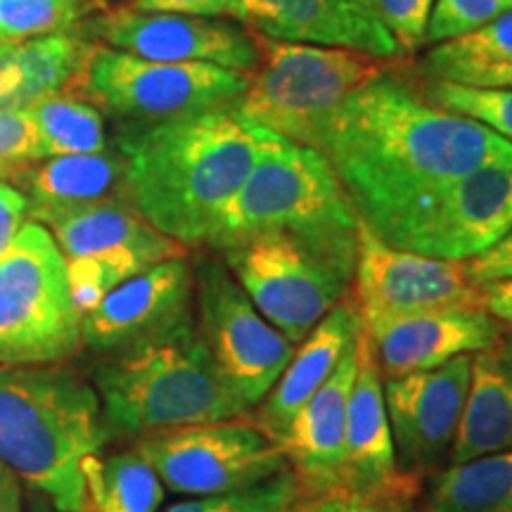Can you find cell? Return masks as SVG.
<instances>
[{
    "label": "cell",
    "mask_w": 512,
    "mask_h": 512,
    "mask_svg": "<svg viewBox=\"0 0 512 512\" xmlns=\"http://www.w3.org/2000/svg\"><path fill=\"white\" fill-rule=\"evenodd\" d=\"M294 512H415L411 503L384 501L349 494V491H330V494L304 498L294 505Z\"/></svg>",
    "instance_id": "8d00e7d4"
},
{
    "label": "cell",
    "mask_w": 512,
    "mask_h": 512,
    "mask_svg": "<svg viewBox=\"0 0 512 512\" xmlns=\"http://www.w3.org/2000/svg\"><path fill=\"white\" fill-rule=\"evenodd\" d=\"M36 126L41 159L100 155L110 150L98 107L69 93H53L27 107Z\"/></svg>",
    "instance_id": "4316f807"
},
{
    "label": "cell",
    "mask_w": 512,
    "mask_h": 512,
    "mask_svg": "<svg viewBox=\"0 0 512 512\" xmlns=\"http://www.w3.org/2000/svg\"><path fill=\"white\" fill-rule=\"evenodd\" d=\"M107 437L91 384L64 370L0 366V465L60 512H88L83 463Z\"/></svg>",
    "instance_id": "3957f363"
},
{
    "label": "cell",
    "mask_w": 512,
    "mask_h": 512,
    "mask_svg": "<svg viewBox=\"0 0 512 512\" xmlns=\"http://www.w3.org/2000/svg\"><path fill=\"white\" fill-rule=\"evenodd\" d=\"M36 223L50 230L64 259L107 252H138L150 264H159L185 256L183 245L159 233L121 197L50 214Z\"/></svg>",
    "instance_id": "7402d4cb"
},
{
    "label": "cell",
    "mask_w": 512,
    "mask_h": 512,
    "mask_svg": "<svg viewBox=\"0 0 512 512\" xmlns=\"http://www.w3.org/2000/svg\"><path fill=\"white\" fill-rule=\"evenodd\" d=\"M0 512H22L19 479L3 465H0Z\"/></svg>",
    "instance_id": "b9f144b4"
},
{
    "label": "cell",
    "mask_w": 512,
    "mask_h": 512,
    "mask_svg": "<svg viewBox=\"0 0 512 512\" xmlns=\"http://www.w3.org/2000/svg\"><path fill=\"white\" fill-rule=\"evenodd\" d=\"M95 392L107 430L140 437L252 415L216 366L192 316L117 351L95 373Z\"/></svg>",
    "instance_id": "277c9868"
},
{
    "label": "cell",
    "mask_w": 512,
    "mask_h": 512,
    "mask_svg": "<svg viewBox=\"0 0 512 512\" xmlns=\"http://www.w3.org/2000/svg\"><path fill=\"white\" fill-rule=\"evenodd\" d=\"M192 283L204 342L230 389L252 413L278 382L297 344L261 316L223 259L197 261Z\"/></svg>",
    "instance_id": "7c38bea8"
},
{
    "label": "cell",
    "mask_w": 512,
    "mask_h": 512,
    "mask_svg": "<svg viewBox=\"0 0 512 512\" xmlns=\"http://www.w3.org/2000/svg\"><path fill=\"white\" fill-rule=\"evenodd\" d=\"M356 358V377L349 396L342 489L349 494L413 505L420 494V482L408 479L396 463L392 427L384 406V380L366 330L358 337Z\"/></svg>",
    "instance_id": "d6986e66"
},
{
    "label": "cell",
    "mask_w": 512,
    "mask_h": 512,
    "mask_svg": "<svg viewBox=\"0 0 512 512\" xmlns=\"http://www.w3.org/2000/svg\"><path fill=\"white\" fill-rule=\"evenodd\" d=\"M479 306L498 325L512 330V278L491 280V283L479 285Z\"/></svg>",
    "instance_id": "60d3db41"
},
{
    "label": "cell",
    "mask_w": 512,
    "mask_h": 512,
    "mask_svg": "<svg viewBox=\"0 0 512 512\" xmlns=\"http://www.w3.org/2000/svg\"><path fill=\"white\" fill-rule=\"evenodd\" d=\"M512 448V335L472 354L463 418L448 465Z\"/></svg>",
    "instance_id": "cb8c5ba5"
},
{
    "label": "cell",
    "mask_w": 512,
    "mask_h": 512,
    "mask_svg": "<svg viewBox=\"0 0 512 512\" xmlns=\"http://www.w3.org/2000/svg\"><path fill=\"white\" fill-rule=\"evenodd\" d=\"M363 332V318L347 297L294 347L278 382L254 408V425L278 441L292 415L330 380L342 358L356 347Z\"/></svg>",
    "instance_id": "44dd1931"
},
{
    "label": "cell",
    "mask_w": 512,
    "mask_h": 512,
    "mask_svg": "<svg viewBox=\"0 0 512 512\" xmlns=\"http://www.w3.org/2000/svg\"><path fill=\"white\" fill-rule=\"evenodd\" d=\"M349 299L363 320H373L453 306H479V285L467 275L465 261L432 259L389 247L361 226Z\"/></svg>",
    "instance_id": "5bb4252c"
},
{
    "label": "cell",
    "mask_w": 512,
    "mask_h": 512,
    "mask_svg": "<svg viewBox=\"0 0 512 512\" xmlns=\"http://www.w3.org/2000/svg\"><path fill=\"white\" fill-rule=\"evenodd\" d=\"M136 451L166 489L192 498L235 494L290 470L278 441L247 418L147 434Z\"/></svg>",
    "instance_id": "30bf717a"
},
{
    "label": "cell",
    "mask_w": 512,
    "mask_h": 512,
    "mask_svg": "<svg viewBox=\"0 0 512 512\" xmlns=\"http://www.w3.org/2000/svg\"><path fill=\"white\" fill-rule=\"evenodd\" d=\"M79 347L67 259L46 226L27 221L0 256V366L62 361Z\"/></svg>",
    "instance_id": "9c48e42d"
},
{
    "label": "cell",
    "mask_w": 512,
    "mask_h": 512,
    "mask_svg": "<svg viewBox=\"0 0 512 512\" xmlns=\"http://www.w3.org/2000/svg\"><path fill=\"white\" fill-rule=\"evenodd\" d=\"M302 501L297 477L292 470L280 472L278 477L268 479L249 489L235 491L223 496H202L171 505L166 512H285Z\"/></svg>",
    "instance_id": "d6a6232c"
},
{
    "label": "cell",
    "mask_w": 512,
    "mask_h": 512,
    "mask_svg": "<svg viewBox=\"0 0 512 512\" xmlns=\"http://www.w3.org/2000/svg\"><path fill=\"white\" fill-rule=\"evenodd\" d=\"M76 34L145 60L207 62L240 74H252L261 57L256 36L242 24L219 17L138 12L126 5L91 17Z\"/></svg>",
    "instance_id": "4fadbf2b"
},
{
    "label": "cell",
    "mask_w": 512,
    "mask_h": 512,
    "mask_svg": "<svg viewBox=\"0 0 512 512\" xmlns=\"http://www.w3.org/2000/svg\"><path fill=\"white\" fill-rule=\"evenodd\" d=\"M368 3L384 29L399 43L403 55H413L425 46L427 24L437 0H368Z\"/></svg>",
    "instance_id": "e575fe53"
},
{
    "label": "cell",
    "mask_w": 512,
    "mask_h": 512,
    "mask_svg": "<svg viewBox=\"0 0 512 512\" xmlns=\"http://www.w3.org/2000/svg\"><path fill=\"white\" fill-rule=\"evenodd\" d=\"M91 41L79 34H60L12 43L22 74L19 110L53 93H67L79 74Z\"/></svg>",
    "instance_id": "83f0119b"
},
{
    "label": "cell",
    "mask_w": 512,
    "mask_h": 512,
    "mask_svg": "<svg viewBox=\"0 0 512 512\" xmlns=\"http://www.w3.org/2000/svg\"><path fill=\"white\" fill-rule=\"evenodd\" d=\"M512 233V169L486 166L427 192L382 230L384 245L444 261H470Z\"/></svg>",
    "instance_id": "8fae6325"
},
{
    "label": "cell",
    "mask_w": 512,
    "mask_h": 512,
    "mask_svg": "<svg viewBox=\"0 0 512 512\" xmlns=\"http://www.w3.org/2000/svg\"><path fill=\"white\" fill-rule=\"evenodd\" d=\"M382 380L434 370L453 358L477 354L505 332L479 306H453L363 320Z\"/></svg>",
    "instance_id": "2e32d148"
},
{
    "label": "cell",
    "mask_w": 512,
    "mask_h": 512,
    "mask_svg": "<svg viewBox=\"0 0 512 512\" xmlns=\"http://www.w3.org/2000/svg\"><path fill=\"white\" fill-rule=\"evenodd\" d=\"M38 159L41 152H38L36 126L27 107L0 110V176Z\"/></svg>",
    "instance_id": "d590c367"
},
{
    "label": "cell",
    "mask_w": 512,
    "mask_h": 512,
    "mask_svg": "<svg viewBox=\"0 0 512 512\" xmlns=\"http://www.w3.org/2000/svg\"><path fill=\"white\" fill-rule=\"evenodd\" d=\"M508 10H512V0H437L425 41L444 43L465 36Z\"/></svg>",
    "instance_id": "836d02e7"
},
{
    "label": "cell",
    "mask_w": 512,
    "mask_h": 512,
    "mask_svg": "<svg viewBox=\"0 0 512 512\" xmlns=\"http://www.w3.org/2000/svg\"><path fill=\"white\" fill-rule=\"evenodd\" d=\"M34 512H50V510H48V508H46V505H41V508H36V510H34Z\"/></svg>",
    "instance_id": "ee69618b"
},
{
    "label": "cell",
    "mask_w": 512,
    "mask_h": 512,
    "mask_svg": "<svg viewBox=\"0 0 512 512\" xmlns=\"http://www.w3.org/2000/svg\"><path fill=\"white\" fill-rule=\"evenodd\" d=\"M235 22L273 41L344 48L377 60H401L403 50L368 0H233Z\"/></svg>",
    "instance_id": "ac0fdd59"
},
{
    "label": "cell",
    "mask_w": 512,
    "mask_h": 512,
    "mask_svg": "<svg viewBox=\"0 0 512 512\" xmlns=\"http://www.w3.org/2000/svg\"><path fill=\"white\" fill-rule=\"evenodd\" d=\"M422 512H512V448L448 465Z\"/></svg>",
    "instance_id": "d4e9b609"
},
{
    "label": "cell",
    "mask_w": 512,
    "mask_h": 512,
    "mask_svg": "<svg viewBox=\"0 0 512 512\" xmlns=\"http://www.w3.org/2000/svg\"><path fill=\"white\" fill-rule=\"evenodd\" d=\"M422 95L441 110L475 119L512 143V86H465L453 81H432Z\"/></svg>",
    "instance_id": "1f68e13d"
},
{
    "label": "cell",
    "mask_w": 512,
    "mask_h": 512,
    "mask_svg": "<svg viewBox=\"0 0 512 512\" xmlns=\"http://www.w3.org/2000/svg\"><path fill=\"white\" fill-rule=\"evenodd\" d=\"M285 512H294V508L292 510H285Z\"/></svg>",
    "instance_id": "f6af8a7d"
},
{
    "label": "cell",
    "mask_w": 512,
    "mask_h": 512,
    "mask_svg": "<svg viewBox=\"0 0 512 512\" xmlns=\"http://www.w3.org/2000/svg\"><path fill=\"white\" fill-rule=\"evenodd\" d=\"M247 74L207 62H155L93 43L67 88L124 126H152L230 110L247 91Z\"/></svg>",
    "instance_id": "ba28073f"
},
{
    "label": "cell",
    "mask_w": 512,
    "mask_h": 512,
    "mask_svg": "<svg viewBox=\"0 0 512 512\" xmlns=\"http://www.w3.org/2000/svg\"><path fill=\"white\" fill-rule=\"evenodd\" d=\"M465 86H512V64L482 69L465 81Z\"/></svg>",
    "instance_id": "7bdbcfd3"
},
{
    "label": "cell",
    "mask_w": 512,
    "mask_h": 512,
    "mask_svg": "<svg viewBox=\"0 0 512 512\" xmlns=\"http://www.w3.org/2000/svg\"><path fill=\"white\" fill-rule=\"evenodd\" d=\"M323 155L370 233L427 192L486 166L512 169L510 140L432 105L392 72L361 88L339 110Z\"/></svg>",
    "instance_id": "6da1fadb"
},
{
    "label": "cell",
    "mask_w": 512,
    "mask_h": 512,
    "mask_svg": "<svg viewBox=\"0 0 512 512\" xmlns=\"http://www.w3.org/2000/svg\"><path fill=\"white\" fill-rule=\"evenodd\" d=\"M126 8L192 17H235L233 0H128Z\"/></svg>",
    "instance_id": "74e56055"
},
{
    "label": "cell",
    "mask_w": 512,
    "mask_h": 512,
    "mask_svg": "<svg viewBox=\"0 0 512 512\" xmlns=\"http://www.w3.org/2000/svg\"><path fill=\"white\" fill-rule=\"evenodd\" d=\"M501 64H512V10L470 34L439 43L422 69L432 81L465 83L472 74Z\"/></svg>",
    "instance_id": "f1b7e54d"
},
{
    "label": "cell",
    "mask_w": 512,
    "mask_h": 512,
    "mask_svg": "<svg viewBox=\"0 0 512 512\" xmlns=\"http://www.w3.org/2000/svg\"><path fill=\"white\" fill-rule=\"evenodd\" d=\"M29 200L8 178L0 176V256L8 252L17 233L27 223Z\"/></svg>",
    "instance_id": "f35d334b"
},
{
    "label": "cell",
    "mask_w": 512,
    "mask_h": 512,
    "mask_svg": "<svg viewBox=\"0 0 512 512\" xmlns=\"http://www.w3.org/2000/svg\"><path fill=\"white\" fill-rule=\"evenodd\" d=\"M472 354L444 366L384 380V406L399 470L413 482L437 472L456 441L470 387Z\"/></svg>",
    "instance_id": "9a60e30c"
},
{
    "label": "cell",
    "mask_w": 512,
    "mask_h": 512,
    "mask_svg": "<svg viewBox=\"0 0 512 512\" xmlns=\"http://www.w3.org/2000/svg\"><path fill=\"white\" fill-rule=\"evenodd\" d=\"M358 221L323 152L275 138L226 204L207 247L226 252L261 235L358 245Z\"/></svg>",
    "instance_id": "8992f818"
},
{
    "label": "cell",
    "mask_w": 512,
    "mask_h": 512,
    "mask_svg": "<svg viewBox=\"0 0 512 512\" xmlns=\"http://www.w3.org/2000/svg\"><path fill=\"white\" fill-rule=\"evenodd\" d=\"M256 36V34H254ZM259 67L233 112L240 121L323 152L339 110L368 83L394 72L389 60L344 48L256 36Z\"/></svg>",
    "instance_id": "5b68a950"
},
{
    "label": "cell",
    "mask_w": 512,
    "mask_h": 512,
    "mask_svg": "<svg viewBox=\"0 0 512 512\" xmlns=\"http://www.w3.org/2000/svg\"><path fill=\"white\" fill-rule=\"evenodd\" d=\"M155 264L138 252H107L67 259V283L72 304L83 318L124 280Z\"/></svg>",
    "instance_id": "4dcf8cb0"
},
{
    "label": "cell",
    "mask_w": 512,
    "mask_h": 512,
    "mask_svg": "<svg viewBox=\"0 0 512 512\" xmlns=\"http://www.w3.org/2000/svg\"><path fill=\"white\" fill-rule=\"evenodd\" d=\"M275 138L240 121L233 107L124 126L117 138L124 200L185 249L207 245L226 204Z\"/></svg>",
    "instance_id": "7a4b0ae2"
},
{
    "label": "cell",
    "mask_w": 512,
    "mask_h": 512,
    "mask_svg": "<svg viewBox=\"0 0 512 512\" xmlns=\"http://www.w3.org/2000/svg\"><path fill=\"white\" fill-rule=\"evenodd\" d=\"M3 178L27 195L31 221L114 197L124 200V159L110 150L100 155L48 157L46 162L38 159Z\"/></svg>",
    "instance_id": "603a6c76"
},
{
    "label": "cell",
    "mask_w": 512,
    "mask_h": 512,
    "mask_svg": "<svg viewBox=\"0 0 512 512\" xmlns=\"http://www.w3.org/2000/svg\"><path fill=\"white\" fill-rule=\"evenodd\" d=\"M356 347L342 358L330 380L292 415L278 437L287 465L302 489V501L342 491L349 396L358 363Z\"/></svg>",
    "instance_id": "ffe728a7"
},
{
    "label": "cell",
    "mask_w": 512,
    "mask_h": 512,
    "mask_svg": "<svg viewBox=\"0 0 512 512\" xmlns=\"http://www.w3.org/2000/svg\"><path fill=\"white\" fill-rule=\"evenodd\" d=\"M358 245L261 235L221 252L268 323L299 344L328 313L349 297Z\"/></svg>",
    "instance_id": "52a82bcc"
},
{
    "label": "cell",
    "mask_w": 512,
    "mask_h": 512,
    "mask_svg": "<svg viewBox=\"0 0 512 512\" xmlns=\"http://www.w3.org/2000/svg\"><path fill=\"white\" fill-rule=\"evenodd\" d=\"M465 268L475 285L512 278V233L505 235V238L501 242H496L491 249H486L484 254L465 261Z\"/></svg>",
    "instance_id": "ab89813d"
},
{
    "label": "cell",
    "mask_w": 512,
    "mask_h": 512,
    "mask_svg": "<svg viewBox=\"0 0 512 512\" xmlns=\"http://www.w3.org/2000/svg\"><path fill=\"white\" fill-rule=\"evenodd\" d=\"M88 491V512H157L164 498V484L152 465L138 451L98 453L83 463Z\"/></svg>",
    "instance_id": "484cf974"
},
{
    "label": "cell",
    "mask_w": 512,
    "mask_h": 512,
    "mask_svg": "<svg viewBox=\"0 0 512 512\" xmlns=\"http://www.w3.org/2000/svg\"><path fill=\"white\" fill-rule=\"evenodd\" d=\"M110 8L112 0H0V43L76 34L83 22Z\"/></svg>",
    "instance_id": "f546056e"
},
{
    "label": "cell",
    "mask_w": 512,
    "mask_h": 512,
    "mask_svg": "<svg viewBox=\"0 0 512 512\" xmlns=\"http://www.w3.org/2000/svg\"><path fill=\"white\" fill-rule=\"evenodd\" d=\"M195 292L185 256L159 261L121 283L81 318V344L117 354L190 318Z\"/></svg>",
    "instance_id": "e0dca14e"
}]
</instances>
